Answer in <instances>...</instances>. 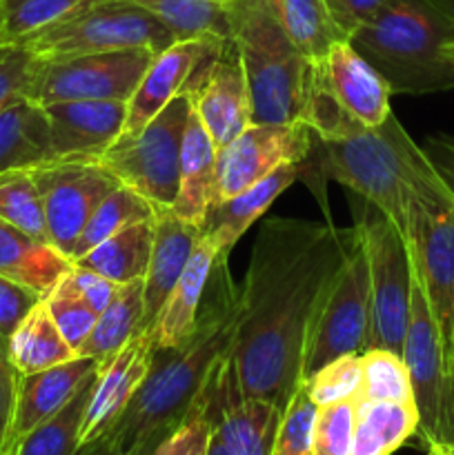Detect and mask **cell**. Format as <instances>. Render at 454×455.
<instances>
[{"label":"cell","mask_w":454,"mask_h":455,"mask_svg":"<svg viewBox=\"0 0 454 455\" xmlns=\"http://www.w3.org/2000/svg\"><path fill=\"white\" fill-rule=\"evenodd\" d=\"M403 360L408 364L414 407L418 413L417 435L427 449L454 451V378L414 262Z\"/></svg>","instance_id":"10"},{"label":"cell","mask_w":454,"mask_h":455,"mask_svg":"<svg viewBox=\"0 0 454 455\" xmlns=\"http://www.w3.org/2000/svg\"><path fill=\"white\" fill-rule=\"evenodd\" d=\"M356 398L414 403L412 382L403 355L390 349H365L361 354V391Z\"/></svg>","instance_id":"38"},{"label":"cell","mask_w":454,"mask_h":455,"mask_svg":"<svg viewBox=\"0 0 454 455\" xmlns=\"http://www.w3.org/2000/svg\"><path fill=\"white\" fill-rule=\"evenodd\" d=\"M356 238V225L272 218L254 240L240 283L231 345L240 394L288 407L303 385L307 336L325 291Z\"/></svg>","instance_id":"1"},{"label":"cell","mask_w":454,"mask_h":455,"mask_svg":"<svg viewBox=\"0 0 454 455\" xmlns=\"http://www.w3.org/2000/svg\"><path fill=\"white\" fill-rule=\"evenodd\" d=\"M427 455H454L452 449H427Z\"/></svg>","instance_id":"53"},{"label":"cell","mask_w":454,"mask_h":455,"mask_svg":"<svg viewBox=\"0 0 454 455\" xmlns=\"http://www.w3.org/2000/svg\"><path fill=\"white\" fill-rule=\"evenodd\" d=\"M151 240H154V222L147 218L102 240L71 265L87 267L116 284L136 283L145 278L150 267Z\"/></svg>","instance_id":"30"},{"label":"cell","mask_w":454,"mask_h":455,"mask_svg":"<svg viewBox=\"0 0 454 455\" xmlns=\"http://www.w3.org/2000/svg\"><path fill=\"white\" fill-rule=\"evenodd\" d=\"M67 275H69L71 284H74V289L78 291V296L83 298L98 315H101L102 311L107 309V305L114 300L116 291H118L120 287V284L107 280L105 275L96 274V271L80 265H71L69 269H67Z\"/></svg>","instance_id":"46"},{"label":"cell","mask_w":454,"mask_h":455,"mask_svg":"<svg viewBox=\"0 0 454 455\" xmlns=\"http://www.w3.org/2000/svg\"><path fill=\"white\" fill-rule=\"evenodd\" d=\"M310 149L312 129L303 120L252 123L218 154L212 204L249 189L283 164L303 163Z\"/></svg>","instance_id":"14"},{"label":"cell","mask_w":454,"mask_h":455,"mask_svg":"<svg viewBox=\"0 0 454 455\" xmlns=\"http://www.w3.org/2000/svg\"><path fill=\"white\" fill-rule=\"evenodd\" d=\"M361 240L369 274L368 349H390L403 355L412 300V258L403 231L365 203L359 213Z\"/></svg>","instance_id":"9"},{"label":"cell","mask_w":454,"mask_h":455,"mask_svg":"<svg viewBox=\"0 0 454 455\" xmlns=\"http://www.w3.org/2000/svg\"><path fill=\"white\" fill-rule=\"evenodd\" d=\"M405 238L452 371L454 196L443 185L423 149L418 151L408 178Z\"/></svg>","instance_id":"6"},{"label":"cell","mask_w":454,"mask_h":455,"mask_svg":"<svg viewBox=\"0 0 454 455\" xmlns=\"http://www.w3.org/2000/svg\"><path fill=\"white\" fill-rule=\"evenodd\" d=\"M227 258L214 262L191 336L176 349H156L145 382L105 434L123 455L150 435L169 434L230 355L240 315V284L231 280Z\"/></svg>","instance_id":"3"},{"label":"cell","mask_w":454,"mask_h":455,"mask_svg":"<svg viewBox=\"0 0 454 455\" xmlns=\"http://www.w3.org/2000/svg\"><path fill=\"white\" fill-rule=\"evenodd\" d=\"M74 358H78V354L58 331L43 300L20 320L7 342V363L20 376L52 369Z\"/></svg>","instance_id":"28"},{"label":"cell","mask_w":454,"mask_h":455,"mask_svg":"<svg viewBox=\"0 0 454 455\" xmlns=\"http://www.w3.org/2000/svg\"><path fill=\"white\" fill-rule=\"evenodd\" d=\"M227 40L216 36L178 40L160 53H156L147 67L141 84L127 102L125 132L132 133L145 127L158 111H163L176 96L190 89L191 80L212 65L223 52Z\"/></svg>","instance_id":"17"},{"label":"cell","mask_w":454,"mask_h":455,"mask_svg":"<svg viewBox=\"0 0 454 455\" xmlns=\"http://www.w3.org/2000/svg\"><path fill=\"white\" fill-rule=\"evenodd\" d=\"M69 267L71 262L56 249L36 243L0 218V274L45 296Z\"/></svg>","instance_id":"29"},{"label":"cell","mask_w":454,"mask_h":455,"mask_svg":"<svg viewBox=\"0 0 454 455\" xmlns=\"http://www.w3.org/2000/svg\"><path fill=\"white\" fill-rule=\"evenodd\" d=\"M439 3H441V4H443V7H445V9H448V12H450V13H452V16H454V0H439Z\"/></svg>","instance_id":"54"},{"label":"cell","mask_w":454,"mask_h":455,"mask_svg":"<svg viewBox=\"0 0 454 455\" xmlns=\"http://www.w3.org/2000/svg\"><path fill=\"white\" fill-rule=\"evenodd\" d=\"M301 387L316 407L356 398L361 391V355H341L320 364Z\"/></svg>","instance_id":"41"},{"label":"cell","mask_w":454,"mask_h":455,"mask_svg":"<svg viewBox=\"0 0 454 455\" xmlns=\"http://www.w3.org/2000/svg\"><path fill=\"white\" fill-rule=\"evenodd\" d=\"M421 149L427 156L432 167H434V172L439 173L443 185L454 196V136H450V133H432L423 142Z\"/></svg>","instance_id":"48"},{"label":"cell","mask_w":454,"mask_h":455,"mask_svg":"<svg viewBox=\"0 0 454 455\" xmlns=\"http://www.w3.org/2000/svg\"><path fill=\"white\" fill-rule=\"evenodd\" d=\"M316 404L298 389L285 407L270 455H312V429H314Z\"/></svg>","instance_id":"43"},{"label":"cell","mask_w":454,"mask_h":455,"mask_svg":"<svg viewBox=\"0 0 454 455\" xmlns=\"http://www.w3.org/2000/svg\"><path fill=\"white\" fill-rule=\"evenodd\" d=\"M418 431L414 403L356 398L354 440L350 455H392Z\"/></svg>","instance_id":"27"},{"label":"cell","mask_w":454,"mask_h":455,"mask_svg":"<svg viewBox=\"0 0 454 455\" xmlns=\"http://www.w3.org/2000/svg\"><path fill=\"white\" fill-rule=\"evenodd\" d=\"M165 435H167V434H154V435H150V438H145V440H142V443H138L136 447L132 449V451H127L125 455H154L156 449H158L160 440H163Z\"/></svg>","instance_id":"51"},{"label":"cell","mask_w":454,"mask_h":455,"mask_svg":"<svg viewBox=\"0 0 454 455\" xmlns=\"http://www.w3.org/2000/svg\"><path fill=\"white\" fill-rule=\"evenodd\" d=\"M49 120L47 160H98L125 132L127 102L76 100L43 105Z\"/></svg>","instance_id":"20"},{"label":"cell","mask_w":454,"mask_h":455,"mask_svg":"<svg viewBox=\"0 0 454 455\" xmlns=\"http://www.w3.org/2000/svg\"><path fill=\"white\" fill-rule=\"evenodd\" d=\"M187 96L200 124L207 129L218 154L252 124L247 80L243 65L227 40L216 60L191 80Z\"/></svg>","instance_id":"16"},{"label":"cell","mask_w":454,"mask_h":455,"mask_svg":"<svg viewBox=\"0 0 454 455\" xmlns=\"http://www.w3.org/2000/svg\"><path fill=\"white\" fill-rule=\"evenodd\" d=\"M296 180H301V163H288L249 189L240 191L223 203L212 204L205 216L203 234L209 235L221 256H230L240 235Z\"/></svg>","instance_id":"23"},{"label":"cell","mask_w":454,"mask_h":455,"mask_svg":"<svg viewBox=\"0 0 454 455\" xmlns=\"http://www.w3.org/2000/svg\"><path fill=\"white\" fill-rule=\"evenodd\" d=\"M303 123L312 129V149L301 163V180L316 191L323 209L325 180H336L390 218L405 235L408 178L421 147L396 116H387L381 127H365L312 76Z\"/></svg>","instance_id":"2"},{"label":"cell","mask_w":454,"mask_h":455,"mask_svg":"<svg viewBox=\"0 0 454 455\" xmlns=\"http://www.w3.org/2000/svg\"><path fill=\"white\" fill-rule=\"evenodd\" d=\"M369 274L359 227L356 238L320 300L303 355V380L320 364L368 349Z\"/></svg>","instance_id":"11"},{"label":"cell","mask_w":454,"mask_h":455,"mask_svg":"<svg viewBox=\"0 0 454 455\" xmlns=\"http://www.w3.org/2000/svg\"><path fill=\"white\" fill-rule=\"evenodd\" d=\"M298 52L310 62L323 60L334 43L347 36L329 16L325 0H265Z\"/></svg>","instance_id":"31"},{"label":"cell","mask_w":454,"mask_h":455,"mask_svg":"<svg viewBox=\"0 0 454 455\" xmlns=\"http://www.w3.org/2000/svg\"><path fill=\"white\" fill-rule=\"evenodd\" d=\"M230 43L247 80L252 123L303 120L312 62L298 52L265 0H225Z\"/></svg>","instance_id":"5"},{"label":"cell","mask_w":454,"mask_h":455,"mask_svg":"<svg viewBox=\"0 0 454 455\" xmlns=\"http://www.w3.org/2000/svg\"><path fill=\"white\" fill-rule=\"evenodd\" d=\"M154 240H151L150 267L142 278V331H150L163 309L165 300L185 271L203 229L181 220L172 207H154Z\"/></svg>","instance_id":"21"},{"label":"cell","mask_w":454,"mask_h":455,"mask_svg":"<svg viewBox=\"0 0 454 455\" xmlns=\"http://www.w3.org/2000/svg\"><path fill=\"white\" fill-rule=\"evenodd\" d=\"M76 455H123V453H120V449L116 447L111 435H102V438L93 440V443L83 444Z\"/></svg>","instance_id":"50"},{"label":"cell","mask_w":454,"mask_h":455,"mask_svg":"<svg viewBox=\"0 0 454 455\" xmlns=\"http://www.w3.org/2000/svg\"><path fill=\"white\" fill-rule=\"evenodd\" d=\"M4 363H7V351H4L3 342H0V364H4Z\"/></svg>","instance_id":"56"},{"label":"cell","mask_w":454,"mask_h":455,"mask_svg":"<svg viewBox=\"0 0 454 455\" xmlns=\"http://www.w3.org/2000/svg\"><path fill=\"white\" fill-rule=\"evenodd\" d=\"M452 376H454V300H452Z\"/></svg>","instance_id":"55"},{"label":"cell","mask_w":454,"mask_h":455,"mask_svg":"<svg viewBox=\"0 0 454 455\" xmlns=\"http://www.w3.org/2000/svg\"><path fill=\"white\" fill-rule=\"evenodd\" d=\"M18 371L9 363L0 364V455H7L13 407H16Z\"/></svg>","instance_id":"49"},{"label":"cell","mask_w":454,"mask_h":455,"mask_svg":"<svg viewBox=\"0 0 454 455\" xmlns=\"http://www.w3.org/2000/svg\"><path fill=\"white\" fill-rule=\"evenodd\" d=\"M383 76L392 93L450 92L454 60V16L439 0H392L347 38Z\"/></svg>","instance_id":"4"},{"label":"cell","mask_w":454,"mask_h":455,"mask_svg":"<svg viewBox=\"0 0 454 455\" xmlns=\"http://www.w3.org/2000/svg\"><path fill=\"white\" fill-rule=\"evenodd\" d=\"M190 114V96L181 93L142 129L120 133L98 163L120 185L151 203V207H174L181 176L182 133Z\"/></svg>","instance_id":"8"},{"label":"cell","mask_w":454,"mask_h":455,"mask_svg":"<svg viewBox=\"0 0 454 455\" xmlns=\"http://www.w3.org/2000/svg\"><path fill=\"white\" fill-rule=\"evenodd\" d=\"M174 43L176 40L167 27L141 4L132 0H101L18 44L40 60H62L120 49H151L160 53Z\"/></svg>","instance_id":"7"},{"label":"cell","mask_w":454,"mask_h":455,"mask_svg":"<svg viewBox=\"0 0 454 455\" xmlns=\"http://www.w3.org/2000/svg\"><path fill=\"white\" fill-rule=\"evenodd\" d=\"M31 173L43 198L49 244L71 262L87 220L120 182L98 160H45Z\"/></svg>","instance_id":"13"},{"label":"cell","mask_w":454,"mask_h":455,"mask_svg":"<svg viewBox=\"0 0 454 455\" xmlns=\"http://www.w3.org/2000/svg\"><path fill=\"white\" fill-rule=\"evenodd\" d=\"M154 333L141 331L120 351L98 363L92 394L80 425V447L102 438L114 429L118 418L145 382L154 363Z\"/></svg>","instance_id":"15"},{"label":"cell","mask_w":454,"mask_h":455,"mask_svg":"<svg viewBox=\"0 0 454 455\" xmlns=\"http://www.w3.org/2000/svg\"><path fill=\"white\" fill-rule=\"evenodd\" d=\"M45 307H47L49 315L56 323L58 331L65 336V340L69 342L71 347L78 354L80 347L85 345V340L92 333L93 324H96L98 314L78 296V291L71 284L69 275L65 274L56 280L52 289L43 296Z\"/></svg>","instance_id":"39"},{"label":"cell","mask_w":454,"mask_h":455,"mask_svg":"<svg viewBox=\"0 0 454 455\" xmlns=\"http://www.w3.org/2000/svg\"><path fill=\"white\" fill-rule=\"evenodd\" d=\"M101 0H0V44H18Z\"/></svg>","instance_id":"35"},{"label":"cell","mask_w":454,"mask_h":455,"mask_svg":"<svg viewBox=\"0 0 454 455\" xmlns=\"http://www.w3.org/2000/svg\"><path fill=\"white\" fill-rule=\"evenodd\" d=\"M151 216H154L151 203H147L142 196H138L136 191H132L129 187L118 185L101 204H98L96 212H93L92 218L87 220L78 243H76L74 253H71V262L83 258L85 253L92 251L96 244H101L102 240L111 238L114 234L123 231L125 227L134 225V222L147 220V218Z\"/></svg>","instance_id":"36"},{"label":"cell","mask_w":454,"mask_h":455,"mask_svg":"<svg viewBox=\"0 0 454 455\" xmlns=\"http://www.w3.org/2000/svg\"><path fill=\"white\" fill-rule=\"evenodd\" d=\"M223 363V360H221ZM216 373V371H214ZM214 373L199 398L190 407L181 422L160 440L154 455H207L212 438V382Z\"/></svg>","instance_id":"40"},{"label":"cell","mask_w":454,"mask_h":455,"mask_svg":"<svg viewBox=\"0 0 454 455\" xmlns=\"http://www.w3.org/2000/svg\"><path fill=\"white\" fill-rule=\"evenodd\" d=\"M312 76L341 109L365 127H381L392 114L390 84L347 38L334 43L323 60L312 62Z\"/></svg>","instance_id":"19"},{"label":"cell","mask_w":454,"mask_h":455,"mask_svg":"<svg viewBox=\"0 0 454 455\" xmlns=\"http://www.w3.org/2000/svg\"><path fill=\"white\" fill-rule=\"evenodd\" d=\"M445 53H448V56L452 58V60H454V40H452V43L448 44V49H445Z\"/></svg>","instance_id":"57"},{"label":"cell","mask_w":454,"mask_h":455,"mask_svg":"<svg viewBox=\"0 0 454 455\" xmlns=\"http://www.w3.org/2000/svg\"><path fill=\"white\" fill-rule=\"evenodd\" d=\"M154 13L174 40L216 36L230 38V18L225 0H132Z\"/></svg>","instance_id":"33"},{"label":"cell","mask_w":454,"mask_h":455,"mask_svg":"<svg viewBox=\"0 0 454 455\" xmlns=\"http://www.w3.org/2000/svg\"><path fill=\"white\" fill-rule=\"evenodd\" d=\"M214 425V422H212ZM207 455H234L230 451V449L225 447V443H223L221 438H218V434L214 431L212 427V438H209V447H207Z\"/></svg>","instance_id":"52"},{"label":"cell","mask_w":454,"mask_h":455,"mask_svg":"<svg viewBox=\"0 0 454 455\" xmlns=\"http://www.w3.org/2000/svg\"><path fill=\"white\" fill-rule=\"evenodd\" d=\"M154 56L151 49H120L40 60L29 98L40 105L76 100L129 102Z\"/></svg>","instance_id":"12"},{"label":"cell","mask_w":454,"mask_h":455,"mask_svg":"<svg viewBox=\"0 0 454 455\" xmlns=\"http://www.w3.org/2000/svg\"><path fill=\"white\" fill-rule=\"evenodd\" d=\"M283 409L240 394L231 351L216 367L212 382V422L234 455H270Z\"/></svg>","instance_id":"18"},{"label":"cell","mask_w":454,"mask_h":455,"mask_svg":"<svg viewBox=\"0 0 454 455\" xmlns=\"http://www.w3.org/2000/svg\"><path fill=\"white\" fill-rule=\"evenodd\" d=\"M98 369V367H96ZM96 371L87 378L78 394L53 418L36 427L13 447L12 455H76L80 449V425L92 394Z\"/></svg>","instance_id":"34"},{"label":"cell","mask_w":454,"mask_h":455,"mask_svg":"<svg viewBox=\"0 0 454 455\" xmlns=\"http://www.w3.org/2000/svg\"><path fill=\"white\" fill-rule=\"evenodd\" d=\"M40 300L43 296L38 291L0 274V342H3L4 351H7V342L13 329Z\"/></svg>","instance_id":"45"},{"label":"cell","mask_w":454,"mask_h":455,"mask_svg":"<svg viewBox=\"0 0 454 455\" xmlns=\"http://www.w3.org/2000/svg\"><path fill=\"white\" fill-rule=\"evenodd\" d=\"M98 363L92 358L69 360V363L56 364L43 371L18 373L16 389V407H13L12 431H9L7 455H12L13 447L25 438L29 431L47 422L56 416L71 398L80 391V387L87 382V378L96 371Z\"/></svg>","instance_id":"22"},{"label":"cell","mask_w":454,"mask_h":455,"mask_svg":"<svg viewBox=\"0 0 454 455\" xmlns=\"http://www.w3.org/2000/svg\"><path fill=\"white\" fill-rule=\"evenodd\" d=\"M218 149L209 138L207 129L200 124L199 116L191 109L187 118L181 147V169H178V196L174 203V213L181 220L203 229L205 216L209 212L216 185Z\"/></svg>","instance_id":"25"},{"label":"cell","mask_w":454,"mask_h":455,"mask_svg":"<svg viewBox=\"0 0 454 455\" xmlns=\"http://www.w3.org/2000/svg\"><path fill=\"white\" fill-rule=\"evenodd\" d=\"M392 0H325L329 16L338 25V29L350 38L363 22H368L374 13L381 12Z\"/></svg>","instance_id":"47"},{"label":"cell","mask_w":454,"mask_h":455,"mask_svg":"<svg viewBox=\"0 0 454 455\" xmlns=\"http://www.w3.org/2000/svg\"><path fill=\"white\" fill-rule=\"evenodd\" d=\"M47 158V111L29 96L16 98L0 111V173L34 169Z\"/></svg>","instance_id":"26"},{"label":"cell","mask_w":454,"mask_h":455,"mask_svg":"<svg viewBox=\"0 0 454 455\" xmlns=\"http://www.w3.org/2000/svg\"><path fill=\"white\" fill-rule=\"evenodd\" d=\"M38 65L40 58L22 44H0V111L16 98L29 96Z\"/></svg>","instance_id":"44"},{"label":"cell","mask_w":454,"mask_h":455,"mask_svg":"<svg viewBox=\"0 0 454 455\" xmlns=\"http://www.w3.org/2000/svg\"><path fill=\"white\" fill-rule=\"evenodd\" d=\"M142 280L120 284L114 300L96 318L92 333L78 349V355L102 363L123 349L136 333L142 331Z\"/></svg>","instance_id":"32"},{"label":"cell","mask_w":454,"mask_h":455,"mask_svg":"<svg viewBox=\"0 0 454 455\" xmlns=\"http://www.w3.org/2000/svg\"><path fill=\"white\" fill-rule=\"evenodd\" d=\"M356 398L316 407L312 455H350L354 440Z\"/></svg>","instance_id":"42"},{"label":"cell","mask_w":454,"mask_h":455,"mask_svg":"<svg viewBox=\"0 0 454 455\" xmlns=\"http://www.w3.org/2000/svg\"><path fill=\"white\" fill-rule=\"evenodd\" d=\"M0 218L36 243L49 244L43 198L31 169L0 173Z\"/></svg>","instance_id":"37"},{"label":"cell","mask_w":454,"mask_h":455,"mask_svg":"<svg viewBox=\"0 0 454 455\" xmlns=\"http://www.w3.org/2000/svg\"><path fill=\"white\" fill-rule=\"evenodd\" d=\"M218 256L221 253H218L216 244L209 240V235L203 234L185 271L181 274L176 287L172 289L154 327H151L156 349H176L191 336L200 305H203L205 287H207L209 274H212V267Z\"/></svg>","instance_id":"24"}]
</instances>
